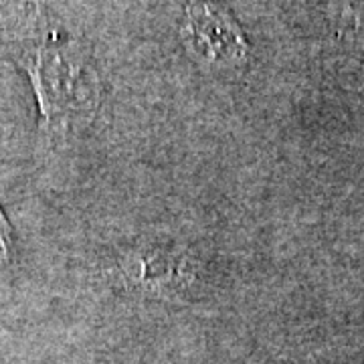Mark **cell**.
<instances>
[{
    "label": "cell",
    "instance_id": "obj_2",
    "mask_svg": "<svg viewBox=\"0 0 364 364\" xmlns=\"http://www.w3.org/2000/svg\"><path fill=\"white\" fill-rule=\"evenodd\" d=\"M182 41L198 63L235 67L249 55V43L233 14L215 0H193L181 26Z\"/></svg>",
    "mask_w": 364,
    "mask_h": 364
},
{
    "label": "cell",
    "instance_id": "obj_4",
    "mask_svg": "<svg viewBox=\"0 0 364 364\" xmlns=\"http://www.w3.org/2000/svg\"><path fill=\"white\" fill-rule=\"evenodd\" d=\"M11 247H13V229H11V223L6 221V217L2 215V208H0V255L9 257Z\"/></svg>",
    "mask_w": 364,
    "mask_h": 364
},
{
    "label": "cell",
    "instance_id": "obj_1",
    "mask_svg": "<svg viewBox=\"0 0 364 364\" xmlns=\"http://www.w3.org/2000/svg\"><path fill=\"white\" fill-rule=\"evenodd\" d=\"M18 63L37 93L45 128L69 130L91 119L104 85L91 53L75 37L39 23L37 35L18 51Z\"/></svg>",
    "mask_w": 364,
    "mask_h": 364
},
{
    "label": "cell",
    "instance_id": "obj_3",
    "mask_svg": "<svg viewBox=\"0 0 364 364\" xmlns=\"http://www.w3.org/2000/svg\"><path fill=\"white\" fill-rule=\"evenodd\" d=\"M119 273L128 286L150 296H172L193 282L186 255L162 247L132 251L119 261Z\"/></svg>",
    "mask_w": 364,
    "mask_h": 364
}]
</instances>
